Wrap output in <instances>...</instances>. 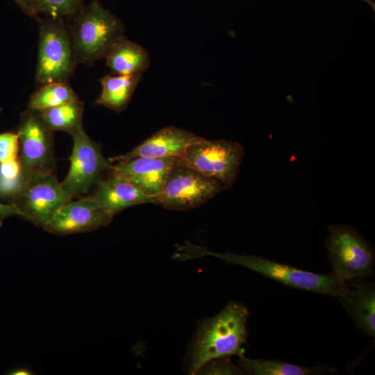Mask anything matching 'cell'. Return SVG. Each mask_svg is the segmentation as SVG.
Instances as JSON below:
<instances>
[{
	"mask_svg": "<svg viewBox=\"0 0 375 375\" xmlns=\"http://www.w3.org/2000/svg\"><path fill=\"white\" fill-rule=\"evenodd\" d=\"M203 256H214L226 263L242 266L290 288L337 298L345 292L349 285L348 281L340 279L333 272L326 274H316L262 256L229 252L215 253L206 247L196 246L190 242L179 246L175 254V257L181 260Z\"/></svg>",
	"mask_w": 375,
	"mask_h": 375,
	"instance_id": "6da1fadb",
	"label": "cell"
},
{
	"mask_svg": "<svg viewBox=\"0 0 375 375\" xmlns=\"http://www.w3.org/2000/svg\"><path fill=\"white\" fill-rule=\"evenodd\" d=\"M247 308L231 302L215 316L199 326L188 354L190 374H199L209 360L219 357L238 356L244 353L242 345L247 338Z\"/></svg>",
	"mask_w": 375,
	"mask_h": 375,
	"instance_id": "7a4b0ae2",
	"label": "cell"
},
{
	"mask_svg": "<svg viewBox=\"0 0 375 375\" xmlns=\"http://www.w3.org/2000/svg\"><path fill=\"white\" fill-rule=\"evenodd\" d=\"M71 38L76 62L94 63L124 38L122 22L99 0L83 6L73 17Z\"/></svg>",
	"mask_w": 375,
	"mask_h": 375,
	"instance_id": "3957f363",
	"label": "cell"
},
{
	"mask_svg": "<svg viewBox=\"0 0 375 375\" xmlns=\"http://www.w3.org/2000/svg\"><path fill=\"white\" fill-rule=\"evenodd\" d=\"M39 42L35 78L41 85L67 81L76 63L63 19L38 20Z\"/></svg>",
	"mask_w": 375,
	"mask_h": 375,
	"instance_id": "277c9868",
	"label": "cell"
},
{
	"mask_svg": "<svg viewBox=\"0 0 375 375\" xmlns=\"http://www.w3.org/2000/svg\"><path fill=\"white\" fill-rule=\"evenodd\" d=\"M326 247L333 272L340 279L351 281L374 275V249L351 226H329Z\"/></svg>",
	"mask_w": 375,
	"mask_h": 375,
	"instance_id": "5b68a950",
	"label": "cell"
},
{
	"mask_svg": "<svg viewBox=\"0 0 375 375\" xmlns=\"http://www.w3.org/2000/svg\"><path fill=\"white\" fill-rule=\"evenodd\" d=\"M11 198L19 217L42 228L62 206L72 201L53 173L42 172L25 177Z\"/></svg>",
	"mask_w": 375,
	"mask_h": 375,
	"instance_id": "8992f818",
	"label": "cell"
},
{
	"mask_svg": "<svg viewBox=\"0 0 375 375\" xmlns=\"http://www.w3.org/2000/svg\"><path fill=\"white\" fill-rule=\"evenodd\" d=\"M243 156L244 147L238 142L202 138L192 143L177 160L228 188L237 178Z\"/></svg>",
	"mask_w": 375,
	"mask_h": 375,
	"instance_id": "52a82bcc",
	"label": "cell"
},
{
	"mask_svg": "<svg viewBox=\"0 0 375 375\" xmlns=\"http://www.w3.org/2000/svg\"><path fill=\"white\" fill-rule=\"evenodd\" d=\"M69 134L73 139L70 168L61 185L72 199L101 182L104 174L110 173L113 165L103 157L100 145L87 135L83 123Z\"/></svg>",
	"mask_w": 375,
	"mask_h": 375,
	"instance_id": "ba28073f",
	"label": "cell"
},
{
	"mask_svg": "<svg viewBox=\"0 0 375 375\" xmlns=\"http://www.w3.org/2000/svg\"><path fill=\"white\" fill-rule=\"evenodd\" d=\"M177 158L158 195V203L163 207L188 210L200 206L227 189L217 180L180 163Z\"/></svg>",
	"mask_w": 375,
	"mask_h": 375,
	"instance_id": "9c48e42d",
	"label": "cell"
},
{
	"mask_svg": "<svg viewBox=\"0 0 375 375\" xmlns=\"http://www.w3.org/2000/svg\"><path fill=\"white\" fill-rule=\"evenodd\" d=\"M53 133L38 110L27 108L22 114L17 134L19 142L18 160L23 179L33 173H53Z\"/></svg>",
	"mask_w": 375,
	"mask_h": 375,
	"instance_id": "30bf717a",
	"label": "cell"
},
{
	"mask_svg": "<svg viewBox=\"0 0 375 375\" xmlns=\"http://www.w3.org/2000/svg\"><path fill=\"white\" fill-rule=\"evenodd\" d=\"M113 217L92 197H89L65 203L42 228L57 235L89 232L106 226Z\"/></svg>",
	"mask_w": 375,
	"mask_h": 375,
	"instance_id": "8fae6325",
	"label": "cell"
},
{
	"mask_svg": "<svg viewBox=\"0 0 375 375\" xmlns=\"http://www.w3.org/2000/svg\"><path fill=\"white\" fill-rule=\"evenodd\" d=\"M177 158L138 157L113 165L110 173L149 195L158 196Z\"/></svg>",
	"mask_w": 375,
	"mask_h": 375,
	"instance_id": "7c38bea8",
	"label": "cell"
},
{
	"mask_svg": "<svg viewBox=\"0 0 375 375\" xmlns=\"http://www.w3.org/2000/svg\"><path fill=\"white\" fill-rule=\"evenodd\" d=\"M201 138L177 127H165L129 152L110 158L108 160L110 162H122L138 157L179 158L192 143Z\"/></svg>",
	"mask_w": 375,
	"mask_h": 375,
	"instance_id": "4fadbf2b",
	"label": "cell"
},
{
	"mask_svg": "<svg viewBox=\"0 0 375 375\" xmlns=\"http://www.w3.org/2000/svg\"><path fill=\"white\" fill-rule=\"evenodd\" d=\"M92 197L113 215L133 206L158 203V196L145 194L127 180L110 172L97 185Z\"/></svg>",
	"mask_w": 375,
	"mask_h": 375,
	"instance_id": "5bb4252c",
	"label": "cell"
},
{
	"mask_svg": "<svg viewBox=\"0 0 375 375\" xmlns=\"http://www.w3.org/2000/svg\"><path fill=\"white\" fill-rule=\"evenodd\" d=\"M345 292L338 299L351 315L360 332L375 337V285L372 282L348 281Z\"/></svg>",
	"mask_w": 375,
	"mask_h": 375,
	"instance_id": "9a60e30c",
	"label": "cell"
},
{
	"mask_svg": "<svg viewBox=\"0 0 375 375\" xmlns=\"http://www.w3.org/2000/svg\"><path fill=\"white\" fill-rule=\"evenodd\" d=\"M104 58L107 66L115 75L142 74L150 63L144 48L125 37L114 44Z\"/></svg>",
	"mask_w": 375,
	"mask_h": 375,
	"instance_id": "2e32d148",
	"label": "cell"
},
{
	"mask_svg": "<svg viewBox=\"0 0 375 375\" xmlns=\"http://www.w3.org/2000/svg\"><path fill=\"white\" fill-rule=\"evenodd\" d=\"M142 74L106 75L100 78L101 92L95 103L120 112L125 108Z\"/></svg>",
	"mask_w": 375,
	"mask_h": 375,
	"instance_id": "e0dca14e",
	"label": "cell"
},
{
	"mask_svg": "<svg viewBox=\"0 0 375 375\" xmlns=\"http://www.w3.org/2000/svg\"><path fill=\"white\" fill-rule=\"evenodd\" d=\"M238 365L242 373L251 375H315L332 372L326 367H305L279 360L252 359L239 356Z\"/></svg>",
	"mask_w": 375,
	"mask_h": 375,
	"instance_id": "ac0fdd59",
	"label": "cell"
},
{
	"mask_svg": "<svg viewBox=\"0 0 375 375\" xmlns=\"http://www.w3.org/2000/svg\"><path fill=\"white\" fill-rule=\"evenodd\" d=\"M38 111L53 132L63 131L70 133L82 124L84 105L78 99Z\"/></svg>",
	"mask_w": 375,
	"mask_h": 375,
	"instance_id": "d6986e66",
	"label": "cell"
},
{
	"mask_svg": "<svg viewBox=\"0 0 375 375\" xmlns=\"http://www.w3.org/2000/svg\"><path fill=\"white\" fill-rule=\"evenodd\" d=\"M67 81L53 82L37 90L30 97L28 108L40 110L78 100Z\"/></svg>",
	"mask_w": 375,
	"mask_h": 375,
	"instance_id": "ffe728a7",
	"label": "cell"
},
{
	"mask_svg": "<svg viewBox=\"0 0 375 375\" xmlns=\"http://www.w3.org/2000/svg\"><path fill=\"white\" fill-rule=\"evenodd\" d=\"M38 13L47 17H74L83 6L84 0H32Z\"/></svg>",
	"mask_w": 375,
	"mask_h": 375,
	"instance_id": "44dd1931",
	"label": "cell"
},
{
	"mask_svg": "<svg viewBox=\"0 0 375 375\" xmlns=\"http://www.w3.org/2000/svg\"><path fill=\"white\" fill-rule=\"evenodd\" d=\"M23 181L21 166L17 159L0 163V194L10 196L17 191Z\"/></svg>",
	"mask_w": 375,
	"mask_h": 375,
	"instance_id": "7402d4cb",
	"label": "cell"
},
{
	"mask_svg": "<svg viewBox=\"0 0 375 375\" xmlns=\"http://www.w3.org/2000/svg\"><path fill=\"white\" fill-rule=\"evenodd\" d=\"M199 374H240L242 372L238 365L231 361V357H219L207 362Z\"/></svg>",
	"mask_w": 375,
	"mask_h": 375,
	"instance_id": "603a6c76",
	"label": "cell"
},
{
	"mask_svg": "<svg viewBox=\"0 0 375 375\" xmlns=\"http://www.w3.org/2000/svg\"><path fill=\"white\" fill-rule=\"evenodd\" d=\"M19 138L17 133L6 132L0 134V163L18 158Z\"/></svg>",
	"mask_w": 375,
	"mask_h": 375,
	"instance_id": "cb8c5ba5",
	"label": "cell"
},
{
	"mask_svg": "<svg viewBox=\"0 0 375 375\" xmlns=\"http://www.w3.org/2000/svg\"><path fill=\"white\" fill-rule=\"evenodd\" d=\"M20 216V213L17 208L10 204H3L0 203V227L3 225L4 220L10 216Z\"/></svg>",
	"mask_w": 375,
	"mask_h": 375,
	"instance_id": "d4e9b609",
	"label": "cell"
},
{
	"mask_svg": "<svg viewBox=\"0 0 375 375\" xmlns=\"http://www.w3.org/2000/svg\"><path fill=\"white\" fill-rule=\"evenodd\" d=\"M19 8L28 15L38 19V13L32 0H14Z\"/></svg>",
	"mask_w": 375,
	"mask_h": 375,
	"instance_id": "484cf974",
	"label": "cell"
},
{
	"mask_svg": "<svg viewBox=\"0 0 375 375\" xmlns=\"http://www.w3.org/2000/svg\"><path fill=\"white\" fill-rule=\"evenodd\" d=\"M9 374L12 375H31L33 374V373L31 372V370L26 369V368H17L15 369L12 370L10 372Z\"/></svg>",
	"mask_w": 375,
	"mask_h": 375,
	"instance_id": "4316f807",
	"label": "cell"
},
{
	"mask_svg": "<svg viewBox=\"0 0 375 375\" xmlns=\"http://www.w3.org/2000/svg\"><path fill=\"white\" fill-rule=\"evenodd\" d=\"M363 1L370 3L372 6V3H371V1L369 0H363Z\"/></svg>",
	"mask_w": 375,
	"mask_h": 375,
	"instance_id": "83f0119b",
	"label": "cell"
}]
</instances>
